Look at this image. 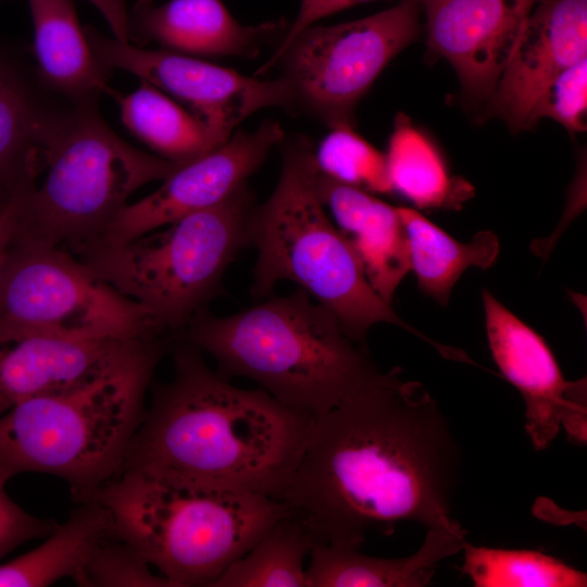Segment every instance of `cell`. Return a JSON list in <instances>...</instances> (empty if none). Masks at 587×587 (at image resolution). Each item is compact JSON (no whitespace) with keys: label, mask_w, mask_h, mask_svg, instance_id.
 <instances>
[{"label":"cell","mask_w":587,"mask_h":587,"mask_svg":"<svg viewBox=\"0 0 587 587\" xmlns=\"http://www.w3.org/2000/svg\"><path fill=\"white\" fill-rule=\"evenodd\" d=\"M460 470L437 401L396 366L313 419L277 501L313 544L360 549L402 522L466 535L451 514Z\"/></svg>","instance_id":"1"},{"label":"cell","mask_w":587,"mask_h":587,"mask_svg":"<svg viewBox=\"0 0 587 587\" xmlns=\"http://www.w3.org/2000/svg\"><path fill=\"white\" fill-rule=\"evenodd\" d=\"M313 419L261 388L233 386L183 338L174 375L155 387L122 466L278 500Z\"/></svg>","instance_id":"2"},{"label":"cell","mask_w":587,"mask_h":587,"mask_svg":"<svg viewBox=\"0 0 587 587\" xmlns=\"http://www.w3.org/2000/svg\"><path fill=\"white\" fill-rule=\"evenodd\" d=\"M165 347L133 339L80 379L0 417V469L65 480L80 502L122 467L145 415V396Z\"/></svg>","instance_id":"3"},{"label":"cell","mask_w":587,"mask_h":587,"mask_svg":"<svg viewBox=\"0 0 587 587\" xmlns=\"http://www.w3.org/2000/svg\"><path fill=\"white\" fill-rule=\"evenodd\" d=\"M183 338L212 355L222 376L250 378L311 417L338 407L383 373L338 319L302 289L229 316L202 309Z\"/></svg>","instance_id":"4"},{"label":"cell","mask_w":587,"mask_h":587,"mask_svg":"<svg viewBox=\"0 0 587 587\" xmlns=\"http://www.w3.org/2000/svg\"><path fill=\"white\" fill-rule=\"evenodd\" d=\"M90 499L173 587L211 586L284 514L275 499L125 465Z\"/></svg>","instance_id":"5"},{"label":"cell","mask_w":587,"mask_h":587,"mask_svg":"<svg viewBox=\"0 0 587 587\" xmlns=\"http://www.w3.org/2000/svg\"><path fill=\"white\" fill-rule=\"evenodd\" d=\"M315 170L309 140L300 137L286 143L276 187L254 207L250 220V246L258 250L252 296L264 298L277 283L290 280L329 310L362 347L373 325L389 323L446 353L447 346L402 321L372 288L357 253L328 217L315 188Z\"/></svg>","instance_id":"6"},{"label":"cell","mask_w":587,"mask_h":587,"mask_svg":"<svg viewBox=\"0 0 587 587\" xmlns=\"http://www.w3.org/2000/svg\"><path fill=\"white\" fill-rule=\"evenodd\" d=\"M184 164L145 152L86 102L54 147L45 178L21 190L13 239L42 242L76 258L98 246L128 198Z\"/></svg>","instance_id":"7"},{"label":"cell","mask_w":587,"mask_h":587,"mask_svg":"<svg viewBox=\"0 0 587 587\" xmlns=\"http://www.w3.org/2000/svg\"><path fill=\"white\" fill-rule=\"evenodd\" d=\"M253 209L243 185L213 207L78 259L142 305L165 332L183 330L217 292L238 251L250 246Z\"/></svg>","instance_id":"8"},{"label":"cell","mask_w":587,"mask_h":587,"mask_svg":"<svg viewBox=\"0 0 587 587\" xmlns=\"http://www.w3.org/2000/svg\"><path fill=\"white\" fill-rule=\"evenodd\" d=\"M165 330L72 253L11 237L0 276V338L40 334L129 340Z\"/></svg>","instance_id":"9"},{"label":"cell","mask_w":587,"mask_h":587,"mask_svg":"<svg viewBox=\"0 0 587 587\" xmlns=\"http://www.w3.org/2000/svg\"><path fill=\"white\" fill-rule=\"evenodd\" d=\"M420 0H401L352 22L313 24L275 49L258 73L280 63L290 110H299L329 128L353 126L358 102L386 65L420 33Z\"/></svg>","instance_id":"10"},{"label":"cell","mask_w":587,"mask_h":587,"mask_svg":"<svg viewBox=\"0 0 587 587\" xmlns=\"http://www.w3.org/2000/svg\"><path fill=\"white\" fill-rule=\"evenodd\" d=\"M84 30L93 53L105 66L137 76L230 134L243 120L264 108L290 109L289 88L280 76L262 80L202 58L123 42L90 25Z\"/></svg>","instance_id":"11"},{"label":"cell","mask_w":587,"mask_h":587,"mask_svg":"<svg viewBox=\"0 0 587 587\" xmlns=\"http://www.w3.org/2000/svg\"><path fill=\"white\" fill-rule=\"evenodd\" d=\"M482 296L492 358L525 401V428L535 449L548 448L561 427L585 442V379L567 382L545 339L490 291Z\"/></svg>","instance_id":"12"},{"label":"cell","mask_w":587,"mask_h":587,"mask_svg":"<svg viewBox=\"0 0 587 587\" xmlns=\"http://www.w3.org/2000/svg\"><path fill=\"white\" fill-rule=\"evenodd\" d=\"M283 139L274 121L262 122L253 132L232 134L216 149L174 171L157 190L127 204L96 247L127 241L220 203L246 185Z\"/></svg>","instance_id":"13"},{"label":"cell","mask_w":587,"mask_h":587,"mask_svg":"<svg viewBox=\"0 0 587 587\" xmlns=\"http://www.w3.org/2000/svg\"><path fill=\"white\" fill-rule=\"evenodd\" d=\"M85 103L58 91L26 51L0 39V183L10 195L36 184Z\"/></svg>","instance_id":"14"},{"label":"cell","mask_w":587,"mask_h":587,"mask_svg":"<svg viewBox=\"0 0 587 587\" xmlns=\"http://www.w3.org/2000/svg\"><path fill=\"white\" fill-rule=\"evenodd\" d=\"M537 0H420L428 50L447 60L463 90L489 100Z\"/></svg>","instance_id":"15"},{"label":"cell","mask_w":587,"mask_h":587,"mask_svg":"<svg viewBox=\"0 0 587 587\" xmlns=\"http://www.w3.org/2000/svg\"><path fill=\"white\" fill-rule=\"evenodd\" d=\"M587 58V0H537L489 98L512 130L529 128L542 89L561 71Z\"/></svg>","instance_id":"16"},{"label":"cell","mask_w":587,"mask_h":587,"mask_svg":"<svg viewBox=\"0 0 587 587\" xmlns=\"http://www.w3.org/2000/svg\"><path fill=\"white\" fill-rule=\"evenodd\" d=\"M288 22L240 24L221 0H138L128 11V42H155L162 49L197 58L255 57L282 40Z\"/></svg>","instance_id":"17"},{"label":"cell","mask_w":587,"mask_h":587,"mask_svg":"<svg viewBox=\"0 0 587 587\" xmlns=\"http://www.w3.org/2000/svg\"><path fill=\"white\" fill-rule=\"evenodd\" d=\"M317 195L335 225L357 253L376 294L391 304L396 289L411 270L408 239L398 207L366 190L339 183L317 167Z\"/></svg>","instance_id":"18"},{"label":"cell","mask_w":587,"mask_h":587,"mask_svg":"<svg viewBox=\"0 0 587 587\" xmlns=\"http://www.w3.org/2000/svg\"><path fill=\"white\" fill-rule=\"evenodd\" d=\"M129 340L40 334L0 338V417L34 397L80 379Z\"/></svg>","instance_id":"19"},{"label":"cell","mask_w":587,"mask_h":587,"mask_svg":"<svg viewBox=\"0 0 587 587\" xmlns=\"http://www.w3.org/2000/svg\"><path fill=\"white\" fill-rule=\"evenodd\" d=\"M34 26L33 54L46 80L76 102L114 93L113 70L93 53L73 0H26Z\"/></svg>","instance_id":"20"},{"label":"cell","mask_w":587,"mask_h":587,"mask_svg":"<svg viewBox=\"0 0 587 587\" xmlns=\"http://www.w3.org/2000/svg\"><path fill=\"white\" fill-rule=\"evenodd\" d=\"M465 535L428 528L417 551L403 558H379L360 549L313 544L305 569L308 587H423L439 563L463 549Z\"/></svg>","instance_id":"21"},{"label":"cell","mask_w":587,"mask_h":587,"mask_svg":"<svg viewBox=\"0 0 587 587\" xmlns=\"http://www.w3.org/2000/svg\"><path fill=\"white\" fill-rule=\"evenodd\" d=\"M112 96L118 102L124 126L154 154L172 162L193 161L232 136L145 82L126 96L116 91Z\"/></svg>","instance_id":"22"},{"label":"cell","mask_w":587,"mask_h":587,"mask_svg":"<svg viewBox=\"0 0 587 587\" xmlns=\"http://www.w3.org/2000/svg\"><path fill=\"white\" fill-rule=\"evenodd\" d=\"M114 534L105 508L93 499L80 501L41 545L0 565V587H45L73 578L97 545Z\"/></svg>","instance_id":"23"},{"label":"cell","mask_w":587,"mask_h":587,"mask_svg":"<svg viewBox=\"0 0 587 587\" xmlns=\"http://www.w3.org/2000/svg\"><path fill=\"white\" fill-rule=\"evenodd\" d=\"M398 212L419 288L441 305L449 302L454 284L466 268H488L498 257L499 241L492 232H478L463 243L414 209L398 207Z\"/></svg>","instance_id":"24"},{"label":"cell","mask_w":587,"mask_h":587,"mask_svg":"<svg viewBox=\"0 0 587 587\" xmlns=\"http://www.w3.org/2000/svg\"><path fill=\"white\" fill-rule=\"evenodd\" d=\"M386 155L392 191L424 209H457L473 187L449 174L435 145L411 118L399 113L394 123Z\"/></svg>","instance_id":"25"},{"label":"cell","mask_w":587,"mask_h":587,"mask_svg":"<svg viewBox=\"0 0 587 587\" xmlns=\"http://www.w3.org/2000/svg\"><path fill=\"white\" fill-rule=\"evenodd\" d=\"M312 539L284 514L212 587H308L304 560Z\"/></svg>","instance_id":"26"},{"label":"cell","mask_w":587,"mask_h":587,"mask_svg":"<svg viewBox=\"0 0 587 587\" xmlns=\"http://www.w3.org/2000/svg\"><path fill=\"white\" fill-rule=\"evenodd\" d=\"M462 573L475 587H585L586 573L537 550L476 547L464 542Z\"/></svg>","instance_id":"27"},{"label":"cell","mask_w":587,"mask_h":587,"mask_svg":"<svg viewBox=\"0 0 587 587\" xmlns=\"http://www.w3.org/2000/svg\"><path fill=\"white\" fill-rule=\"evenodd\" d=\"M329 129L314 150L317 170L339 183L369 192H391L386 155L351 125Z\"/></svg>","instance_id":"28"},{"label":"cell","mask_w":587,"mask_h":587,"mask_svg":"<svg viewBox=\"0 0 587 587\" xmlns=\"http://www.w3.org/2000/svg\"><path fill=\"white\" fill-rule=\"evenodd\" d=\"M72 579L82 587H173L136 547L115 534L97 545Z\"/></svg>","instance_id":"29"},{"label":"cell","mask_w":587,"mask_h":587,"mask_svg":"<svg viewBox=\"0 0 587 587\" xmlns=\"http://www.w3.org/2000/svg\"><path fill=\"white\" fill-rule=\"evenodd\" d=\"M550 118L570 132H584L587 121V58L557 74L542 89L533 109L529 128Z\"/></svg>","instance_id":"30"},{"label":"cell","mask_w":587,"mask_h":587,"mask_svg":"<svg viewBox=\"0 0 587 587\" xmlns=\"http://www.w3.org/2000/svg\"><path fill=\"white\" fill-rule=\"evenodd\" d=\"M10 478L0 469V559L28 540L47 537L59 525L52 520L32 515L15 503L5 490Z\"/></svg>","instance_id":"31"},{"label":"cell","mask_w":587,"mask_h":587,"mask_svg":"<svg viewBox=\"0 0 587 587\" xmlns=\"http://www.w3.org/2000/svg\"><path fill=\"white\" fill-rule=\"evenodd\" d=\"M369 0H301L300 9L278 47L285 45L304 28L336 12Z\"/></svg>","instance_id":"32"},{"label":"cell","mask_w":587,"mask_h":587,"mask_svg":"<svg viewBox=\"0 0 587 587\" xmlns=\"http://www.w3.org/2000/svg\"><path fill=\"white\" fill-rule=\"evenodd\" d=\"M103 16L115 39L128 42L127 17L125 0H87Z\"/></svg>","instance_id":"33"},{"label":"cell","mask_w":587,"mask_h":587,"mask_svg":"<svg viewBox=\"0 0 587 587\" xmlns=\"http://www.w3.org/2000/svg\"><path fill=\"white\" fill-rule=\"evenodd\" d=\"M20 193L21 189L12 193L5 205L0 210V276L15 227Z\"/></svg>","instance_id":"34"},{"label":"cell","mask_w":587,"mask_h":587,"mask_svg":"<svg viewBox=\"0 0 587 587\" xmlns=\"http://www.w3.org/2000/svg\"><path fill=\"white\" fill-rule=\"evenodd\" d=\"M10 197L11 195L9 193V191L0 183V210L5 205Z\"/></svg>","instance_id":"35"}]
</instances>
